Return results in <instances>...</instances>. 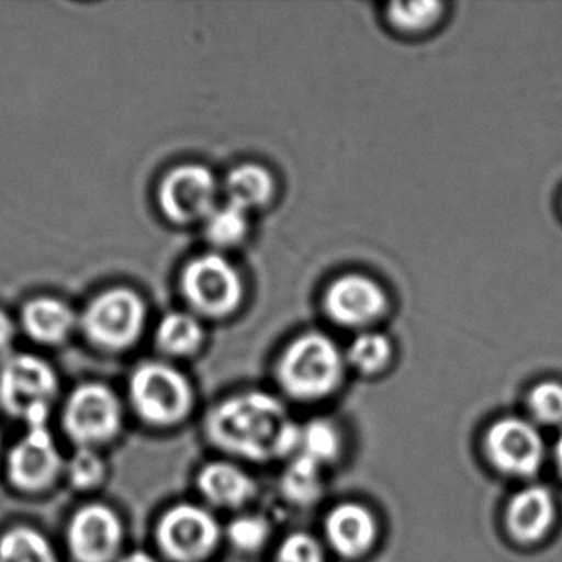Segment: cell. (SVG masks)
<instances>
[{"mask_svg": "<svg viewBox=\"0 0 562 562\" xmlns=\"http://www.w3.org/2000/svg\"><path fill=\"white\" fill-rule=\"evenodd\" d=\"M200 493L212 505L239 508L256 495L255 480L241 467L232 462H212L196 476Z\"/></svg>", "mask_w": 562, "mask_h": 562, "instance_id": "obj_16", "label": "cell"}, {"mask_svg": "<svg viewBox=\"0 0 562 562\" xmlns=\"http://www.w3.org/2000/svg\"><path fill=\"white\" fill-rule=\"evenodd\" d=\"M554 496L542 485L525 486L506 505V529L515 541L525 544L544 538L554 525Z\"/></svg>", "mask_w": 562, "mask_h": 562, "instance_id": "obj_15", "label": "cell"}, {"mask_svg": "<svg viewBox=\"0 0 562 562\" xmlns=\"http://www.w3.org/2000/svg\"><path fill=\"white\" fill-rule=\"evenodd\" d=\"M25 330L42 344H58L65 340L74 327V314L67 305L54 299H37L25 307Z\"/></svg>", "mask_w": 562, "mask_h": 562, "instance_id": "obj_17", "label": "cell"}, {"mask_svg": "<svg viewBox=\"0 0 562 562\" xmlns=\"http://www.w3.org/2000/svg\"><path fill=\"white\" fill-rule=\"evenodd\" d=\"M322 469L324 467L295 453L282 475V492L285 498L302 506L317 502L324 490Z\"/></svg>", "mask_w": 562, "mask_h": 562, "instance_id": "obj_21", "label": "cell"}, {"mask_svg": "<svg viewBox=\"0 0 562 562\" xmlns=\"http://www.w3.org/2000/svg\"><path fill=\"white\" fill-rule=\"evenodd\" d=\"M120 562H157V559L153 558L149 552L134 551L121 558Z\"/></svg>", "mask_w": 562, "mask_h": 562, "instance_id": "obj_31", "label": "cell"}, {"mask_svg": "<svg viewBox=\"0 0 562 562\" xmlns=\"http://www.w3.org/2000/svg\"><path fill=\"white\" fill-rule=\"evenodd\" d=\"M393 358V345L386 335L363 331L348 347L345 360L363 374L383 371Z\"/></svg>", "mask_w": 562, "mask_h": 562, "instance_id": "obj_22", "label": "cell"}, {"mask_svg": "<svg viewBox=\"0 0 562 562\" xmlns=\"http://www.w3.org/2000/svg\"><path fill=\"white\" fill-rule=\"evenodd\" d=\"M276 562H325L324 549L307 532H294L279 546Z\"/></svg>", "mask_w": 562, "mask_h": 562, "instance_id": "obj_29", "label": "cell"}, {"mask_svg": "<svg viewBox=\"0 0 562 562\" xmlns=\"http://www.w3.org/2000/svg\"><path fill=\"white\" fill-rule=\"evenodd\" d=\"M529 413L542 424L562 423V384L542 381L528 394Z\"/></svg>", "mask_w": 562, "mask_h": 562, "instance_id": "obj_27", "label": "cell"}, {"mask_svg": "<svg viewBox=\"0 0 562 562\" xmlns=\"http://www.w3.org/2000/svg\"><path fill=\"white\" fill-rule=\"evenodd\" d=\"M58 381L47 361L34 355H12L0 367V406L27 427L47 426Z\"/></svg>", "mask_w": 562, "mask_h": 562, "instance_id": "obj_3", "label": "cell"}, {"mask_svg": "<svg viewBox=\"0 0 562 562\" xmlns=\"http://www.w3.org/2000/svg\"><path fill=\"white\" fill-rule=\"evenodd\" d=\"M183 292L190 304L210 317H225L239 305L241 278L232 262L218 255H206L187 266Z\"/></svg>", "mask_w": 562, "mask_h": 562, "instance_id": "obj_8", "label": "cell"}, {"mask_svg": "<svg viewBox=\"0 0 562 562\" xmlns=\"http://www.w3.org/2000/svg\"><path fill=\"white\" fill-rule=\"evenodd\" d=\"M202 341V327L187 314H170L160 322L157 344L166 353L189 355Z\"/></svg>", "mask_w": 562, "mask_h": 562, "instance_id": "obj_23", "label": "cell"}, {"mask_svg": "<svg viewBox=\"0 0 562 562\" xmlns=\"http://www.w3.org/2000/svg\"><path fill=\"white\" fill-rule=\"evenodd\" d=\"M341 447L344 440L340 430L331 420L312 419L305 426H301L299 456L325 467L340 457Z\"/></svg>", "mask_w": 562, "mask_h": 562, "instance_id": "obj_20", "label": "cell"}, {"mask_svg": "<svg viewBox=\"0 0 562 562\" xmlns=\"http://www.w3.org/2000/svg\"><path fill=\"white\" fill-rule=\"evenodd\" d=\"M384 289L371 278L347 274L328 285L324 305L335 324L348 328L370 327L387 311Z\"/></svg>", "mask_w": 562, "mask_h": 562, "instance_id": "obj_10", "label": "cell"}, {"mask_svg": "<svg viewBox=\"0 0 562 562\" xmlns=\"http://www.w3.org/2000/svg\"><path fill=\"white\" fill-rule=\"evenodd\" d=\"M64 460L47 426L27 427V434L12 447L8 475L24 492L47 488L60 475Z\"/></svg>", "mask_w": 562, "mask_h": 562, "instance_id": "obj_12", "label": "cell"}, {"mask_svg": "<svg viewBox=\"0 0 562 562\" xmlns=\"http://www.w3.org/2000/svg\"><path fill=\"white\" fill-rule=\"evenodd\" d=\"M0 562H57V555L41 531L15 526L0 536Z\"/></svg>", "mask_w": 562, "mask_h": 562, "instance_id": "obj_19", "label": "cell"}, {"mask_svg": "<svg viewBox=\"0 0 562 562\" xmlns=\"http://www.w3.org/2000/svg\"><path fill=\"white\" fill-rule=\"evenodd\" d=\"M106 465L93 447H78L67 463V475L75 488L88 490L100 485Z\"/></svg>", "mask_w": 562, "mask_h": 562, "instance_id": "obj_26", "label": "cell"}, {"mask_svg": "<svg viewBox=\"0 0 562 562\" xmlns=\"http://www.w3.org/2000/svg\"><path fill=\"white\" fill-rule=\"evenodd\" d=\"M345 355L330 337L318 331L295 338L279 358L276 374L292 400L318 401L340 387L345 376Z\"/></svg>", "mask_w": 562, "mask_h": 562, "instance_id": "obj_2", "label": "cell"}, {"mask_svg": "<svg viewBox=\"0 0 562 562\" xmlns=\"http://www.w3.org/2000/svg\"><path fill=\"white\" fill-rule=\"evenodd\" d=\"M205 229L213 245L222 248L238 245L248 232V213L228 203L210 213Z\"/></svg>", "mask_w": 562, "mask_h": 562, "instance_id": "obj_25", "label": "cell"}, {"mask_svg": "<svg viewBox=\"0 0 562 562\" xmlns=\"http://www.w3.org/2000/svg\"><path fill=\"white\" fill-rule=\"evenodd\" d=\"M210 442L249 462L266 463L297 453L301 426L284 404L262 391L226 397L205 419Z\"/></svg>", "mask_w": 562, "mask_h": 562, "instance_id": "obj_1", "label": "cell"}, {"mask_svg": "<svg viewBox=\"0 0 562 562\" xmlns=\"http://www.w3.org/2000/svg\"><path fill=\"white\" fill-rule=\"evenodd\" d=\"M443 4L434 0L420 2H394L387 8V19L397 31L420 34L432 27L442 18Z\"/></svg>", "mask_w": 562, "mask_h": 562, "instance_id": "obj_24", "label": "cell"}, {"mask_svg": "<svg viewBox=\"0 0 562 562\" xmlns=\"http://www.w3.org/2000/svg\"><path fill=\"white\" fill-rule=\"evenodd\" d=\"M328 544L344 558H361L378 538V521L371 509L357 502L334 506L325 518Z\"/></svg>", "mask_w": 562, "mask_h": 562, "instance_id": "obj_14", "label": "cell"}, {"mask_svg": "<svg viewBox=\"0 0 562 562\" xmlns=\"http://www.w3.org/2000/svg\"><path fill=\"white\" fill-rule=\"evenodd\" d=\"M157 544L176 562H200L209 558L222 538L212 513L193 503H180L164 513L156 529Z\"/></svg>", "mask_w": 562, "mask_h": 562, "instance_id": "obj_6", "label": "cell"}, {"mask_svg": "<svg viewBox=\"0 0 562 562\" xmlns=\"http://www.w3.org/2000/svg\"><path fill=\"white\" fill-rule=\"evenodd\" d=\"M123 426L116 394L101 383H85L68 397L64 429L78 447H97L114 439Z\"/></svg>", "mask_w": 562, "mask_h": 562, "instance_id": "obj_5", "label": "cell"}, {"mask_svg": "<svg viewBox=\"0 0 562 562\" xmlns=\"http://www.w3.org/2000/svg\"><path fill=\"white\" fill-rule=\"evenodd\" d=\"M144 324L143 301L126 289L101 294L83 315L85 334L93 344L110 350L130 347Z\"/></svg>", "mask_w": 562, "mask_h": 562, "instance_id": "obj_9", "label": "cell"}, {"mask_svg": "<svg viewBox=\"0 0 562 562\" xmlns=\"http://www.w3.org/2000/svg\"><path fill=\"white\" fill-rule=\"evenodd\" d=\"M121 541L120 516L101 503L83 506L68 522V549L77 562H111L120 551Z\"/></svg>", "mask_w": 562, "mask_h": 562, "instance_id": "obj_11", "label": "cell"}, {"mask_svg": "<svg viewBox=\"0 0 562 562\" xmlns=\"http://www.w3.org/2000/svg\"><path fill=\"white\" fill-rule=\"evenodd\" d=\"M486 459L503 475L528 479L536 475L544 460V442L535 424L521 417L496 419L486 429Z\"/></svg>", "mask_w": 562, "mask_h": 562, "instance_id": "obj_7", "label": "cell"}, {"mask_svg": "<svg viewBox=\"0 0 562 562\" xmlns=\"http://www.w3.org/2000/svg\"><path fill=\"white\" fill-rule=\"evenodd\" d=\"M274 179L265 167L246 164L229 173L226 180V193L232 205L238 206L243 212L265 206L274 195Z\"/></svg>", "mask_w": 562, "mask_h": 562, "instance_id": "obj_18", "label": "cell"}, {"mask_svg": "<svg viewBox=\"0 0 562 562\" xmlns=\"http://www.w3.org/2000/svg\"><path fill=\"white\" fill-rule=\"evenodd\" d=\"M216 183L209 170L199 166L179 167L164 179L159 202L164 213L177 223L209 218L213 212Z\"/></svg>", "mask_w": 562, "mask_h": 562, "instance_id": "obj_13", "label": "cell"}, {"mask_svg": "<svg viewBox=\"0 0 562 562\" xmlns=\"http://www.w3.org/2000/svg\"><path fill=\"white\" fill-rule=\"evenodd\" d=\"M271 526L262 516L243 515L233 519L226 529L229 542L241 551H256L268 541Z\"/></svg>", "mask_w": 562, "mask_h": 562, "instance_id": "obj_28", "label": "cell"}, {"mask_svg": "<svg viewBox=\"0 0 562 562\" xmlns=\"http://www.w3.org/2000/svg\"><path fill=\"white\" fill-rule=\"evenodd\" d=\"M12 337H14V328L8 315L0 312V360L8 358L9 348H11Z\"/></svg>", "mask_w": 562, "mask_h": 562, "instance_id": "obj_30", "label": "cell"}, {"mask_svg": "<svg viewBox=\"0 0 562 562\" xmlns=\"http://www.w3.org/2000/svg\"><path fill=\"white\" fill-rule=\"evenodd\" d=\"M554 456L555 465H558L559 472L562 473V436L559 437L558 443H555Z\"/></svg>", "mask_w": 562, "mask_h": 562, "instance_id": "obj_32", "label": "cell"}, {"mask_svg": "<svg viewBox=\"0 0 562 562\" xmlns=\"http://www.w3.org/2000/svg\"><path fill=\"white\" fill-rule=\"evenodd\" d=\"M130 397L140 419L154 426H172L189 416L193 390L177 368L149 361L136 368L130 383Z\"/></svg>", "mask_w": 562, "mask_h": 562, "instance_id": "obj_4", "label": "cell"}]
</instances>
